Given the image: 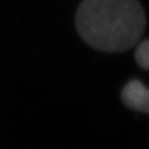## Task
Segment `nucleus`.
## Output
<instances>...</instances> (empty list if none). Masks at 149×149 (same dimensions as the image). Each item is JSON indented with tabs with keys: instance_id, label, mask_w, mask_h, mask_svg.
I'll list each match as a JSON object with an SVG mask.
<instances>
[{
	"instance_id": "1",
	"label": "nucleus",
	"mask_w": 149,
	"mask_h": 149,
	"mask_svg": "<svg viewBox=\"0 0 149 149\" xmlns=\"http://www.w3.org/2000/svg\"><path fill=\"white\" fill-rule=\"evenodd\" d=\"M74 22L84 43L107 53L124 52L135 47L147 23L139 0H82Z\"/></svg>"
},
{
	"instance_id": "2",
	"label": "nucleus",
	"mask_w": 149,
	"mask_h": 149,
	"mask_svg": "<svg viewBox=\"0 0 149 149\" xmlns=\"http://www.w3.org/2000/svg\"><path fill=\"white\" fill-rule=\"evenodd\" d=\"M121 100L128 109L149 114V88L139 79H131L121 90Z\"/></svg>"
},
{
	"instance_id": "3",
	"label": "nucleus",
	"mask_w": 149,
	"mask_h": 149,
	"mask_svg": "<svg viewBox=\"0 0 149 149\" xmlns=\"http://www.w3.org/2000/svg\"><path fill=\"white\" fill-rule=\"evenodd\" d=\"M135 59L139 68L149 71V39L142 41L136 47Z\"/></svg>"
}]
</instances>
